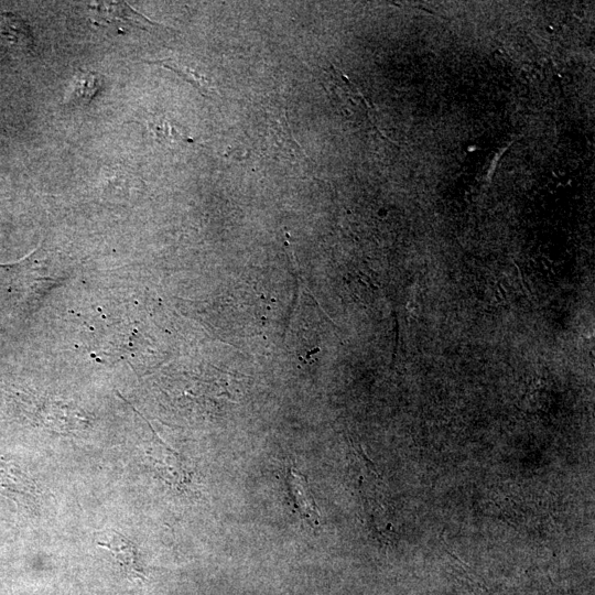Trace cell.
I'll list each match as a JSON object with an SVG mask.
<instances>
[{"label":"cell","mask_w":595,"mask_h":595,"mask_svg":"<svg viewBox=\"0 0 595 595\" xmlns=\"http://www.w3.org/2000/svg\"><path fill=\"white\" fill-rule=\"evenodd\" d=\"M288 487L300 515L311 526L316 527L320 522L316 506L304 478L294 469L288 473Z\"/></svg>","instance_id":"4"},{"label":"cell","mask_w":595,"mask_h":595,"mask_svg":"<svg viewBox=\"0 0 595 595\" xmlns=\"http://www.w3.org/2000/svg\"><path fill=\"white\" fill-rule=\"evenodd\" d=\"M97 545L108 550L120 566V571L130 580H145L137 545L113 530L104 531L97 539Z\"/></svg>","instance_id":"1"},{"label":"cell","mask_w":595,"mask_h":595,"mask_svg":"<svg viewBox=\"0 0 595 595\" xmlns=\"http://www.w3.org/2000/svg\"><path fill=\"white\" fill-rule=\"evenodd\" d=\"M101 87L100 77L91 72H82L77 75L73 97L76 102L88 104Z\"/></svg>","instance_id":"6"},{"label":"cell","mask_w":595,"mask_h":595,"mask_svg":"<svg viewBox=\"0 0 595 595\" xmlns=\"http://www.w3.org/2000/svg\"><path fill=\"white\" fill-rule=\"evenodd\" d=\"M0 39L13 47L29 48L32 45L29 28L14 15H0Z\"/></svg>","instance_id":"5"},{"label":"cell","mask_w":595,"mask_h":595,"mask_svg":"<svg viewBox=\"0 0 595 595\" xmlns=\"http://www.w3.org/2000/svg\"><path fill=\"white\" fill-rule=\"evenodd\" d=\"M147 63L160 65L175 72L207 97H212L216 94L212 79L204 72H202L198 65H195L186 60L165 58L153 62L147 61Z\"/></svg>","instance_id":"3"},{"label":"cell","mask_w":595,"mask_h":595,"mask_svg":"<svg viewBox=\"0 0 595 595\" xmlns=\"http://www.w3.org/2000/svg\"><path fill=\"white\" fill-rule=\"evenodd\" d=\"M0 491L14 499H30L35 495L33 480L14 463H0Z\"/></svg>","instance_id":"2"}]
</instances>
